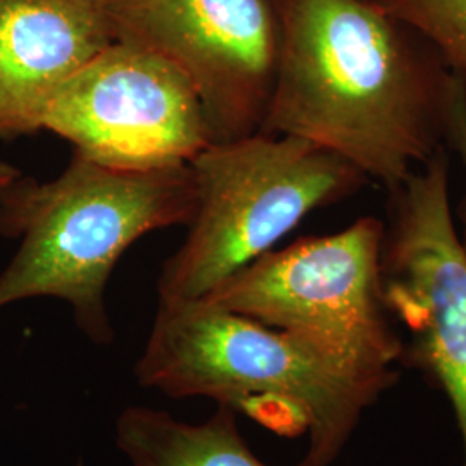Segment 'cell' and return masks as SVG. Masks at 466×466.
I'll return each mask as SVG.
<instances>
[{"mask_svg": "<svg viewBox=\"0 0 466 466\" xmlns=\"http://www.w3.org/2000/svg\"><path fill=\"white\" fill-rule=\"evenodd\" d=\"M116 42L150 50L194 85L215 142L261 132L279 63L269 0H104Z\"/></svg>", "mask_w": 466, "mask_h": 466, "instance_id": "ba28073f", "label": "cell"}, {"mask_svg": "<svg viewBox=\"0 0 466 466\" xmlns=\"http://www.w3.org/2000/svg\"><path fill=\"white\" fill-rule=\"evenodd\" d=\"M134 375L167 398L217 400L273 432L308 433L302 461L311 466H332L396 385L352 375L290 333L208 299L159 300Z\"/></svg>", "mask_w": 466, "mask_h": 466, "instance_id": "7a4b0ae2", "label": "cell"}, {"mask_svg": "<svg viewBox=\"0 0 466 466\" xmlns=\"http://www.w3.org/2000/svg\"><path fill=\"white\" fill-rule=\"evenodd\" d=\"M446 146L456 154L465 175V188L458 206L460 228H456V232H458L460 248L466 258V80L458 75L454 80V90H452V100H451Z\"/></svg>", "mask_w": 466, "mask_h": 466, "instance_id": "7c38bea8", "label": "cell"}, {"mask_svg": "<svg viewBox=\"0 0 466 466\" xmlns=\"http://www.w3.org/2000/svg\"><path fill=\"white\" fill-rule=\"evenodd\" d=\"M19 177H21V171L16 167L5 161H0V196L9 185L15 184Z\"/></svg>", "mask_w": 466, "mask_h": 466, "instance_id": "4fadbf2b", "label": "cell"}, {"mask_svg": "<svg viewBox=\"0 0 466 466\" xmlns=\"http://www.w3.org/2000/svg\"><path fill=\"white\" fill-rule=\"evenodd\" d=\"M198 209L161 268L159 300L200 299L292 232L313 211L370 184L313 142L265 132L213 142L188 163Z\"/></svg>", "mask_w": 466, "mask_h": 466, "instance_id": "277c9868", "label": "cell"}, {"mask_svg": "<svg viewBox=\"0 0 466 466\" xmlns=\"http://www.w3.org/2000/svg\"><path fill=\"white\" fill-rule=\"evenodd\" d=\"M421 35L466 80V0H373Z\"/></svg>", "mask_w": 466, "mask_h": 466, "instance_id": "8fae6325", "label": "cell"}, {"mask_svg": "<svg viewBox=\"0 0 466 466\" xmlns=\"http://www.w3.org/2000/svg\"><path fill=\"white\" fill-rule=\"evenodd\" d=\"M450 187L442 147L389 194L380 273L385 306L408 333L400 363L450 400L466 466V258Z\"/></svg>", "mask_w": 466, "mask_h": 466, "instance_id": "8992f818", "label": "cell"}, {"mask_svg": "<svg viewBox=\"0 0 466 466\" xmlns=\"http://www.w3.org/2000/svg\"><path fill=\"white\" fill-rule=\"evenodd\" d=\"M279 63L261 132L332 150L387 194L446 146L456 75L373 0H269Z\"/></svg>", "mask_w": 466, "mask_h": 466, "instance_id": "6da1fadb", "label": "cell"}, {"mask_svg": "<svg viewBox=\"0 0 466 466\" xmlns=\"http://www.w3.org/2000/svg\"><path fill=\"white\" fill-rule=\"evenodd\" d=\"M115 442L132 466H269L237 425V413L218 406L202 423H188L149 406H128L116 418ZM311 466L300 460L299 465Z\"/></svg>", "mask_w": 466, "mask_h": 466, "instance_id": "30bf717a", "label": "cell"}, {"mask_svg": "<svg viewBox=\"0 0 466 466\" xmlns=\"http://www.w3.org/2000/svg\"><path fill=\"white\" fill-rule=\"evenodd\" d=\"M385 223L358 218L330 235L269 250L200 299L290 333L352 375L396 383L402 337L383 300Z\"/></svg>", "mask_w": 466, "mask_h": 466, "instance_id": "5b68a950", "label": "cell"}, {"mask_svg": "<svg viewBox=\"0 0 466 466\" xmlns=\"http://www.w3.org/2000/svg\"><path fill=\"white\" fill-rule=\"evenodd\" d=\"M44 130L117 169L188 165L215 142L190 80L165 57L113 42L63 85Z\"/></svg>", "mask_w": 466, "mask_h": 466, "instance_id": "52a82bcc", "label": "cell"}, {"mask_svg": "<svg viewBox=\"0 0 466 466\" xmlns=\"http://www.w3.org/2000/svg\"><path fill=\"white\" fill-rule=\"evenodd\" d=\"M196 209L190 165L117 169L73 152L49 182L19 177L0 196V233L21 238L0 273V308L32 298L65 300L94 344H111L106 289L117 261L147 233L188 227Z\"/></svg>", "mask_w": 466, "mask_h": 466, "instance_id": "3957f363", "label": "cell"}, {"mask_svg": "<svg viewBox=\"0 0 466 466\" xmlns=\"http://www.w3.org/2000/svg\"><path fill=\"white\" fill-rule=\"evenodd\" d=\"M113 42L104 0H0V140L44 130L57 90Z\"/></svg>", "mask_w": 466, "mask_h": 466, "instance_id": "9c48e42d", "label": "cell"}]
</instances>
